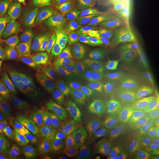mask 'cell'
Wrapping results in <instances>:
<instances>
[{"mask_svg": "<svg viewBox=\"0 0 159 159\" xmlns=\"http://www.w3.org/2000/svg\"><path fill=\"white\" fill-rule=\"evenodd\" d=\"M39 6H48L51 0H35Z\"/></svg>", "mask_w": 159, "mask_h": 159, "instance_id": "38", "label": "cell"}, {"mask_svg": "<svg viewBox=\"0 0 159 159\" xmlns=\"http://www.w3.org/2000/svg\"><path fill=\"white\" fill-rule=\"evenodd\" d=\"M70 153L73 159H102L76 144L70 148Z\"/></svg>", "mask_w": 159, "mask_h": 159, "instance_id": "31", "label": "cell"}, {"mask_svg": "<svg viewBox=\"0 0 159 159\" xmlns=\"http://www.w3.org/2000/svg\"><path fill=\"white\" fill-rule=\"evenodd\" d=\"M113 74L117 80L120 94L125 100L130 95L135 83V74L130 60L127 56L110 58Z\"/></svg>", "mask_w": 159, "mask_h": 159, "instance_id": "10", "label": "cell"}, {"mask_svg": "<svg viewBox=\"0 0 159 159\" xmlns=\"http://www.w3.org/2000/svg\"><path fill=\"white\" fill-rule=\"evenodd\" d=\"M14 140L22 159H43L47 148L17 135Z\"/></svg>", "mask_w": 159, "mask_h": 159, "instance_id": "20", "label": "cell"}, {"mask_svg": "<svg viewBox=\"0 0 159 159\" xmlns=\"http://www.w3.org/2000/svg\"><path fill=\"white\" fill-rule=\"evenodd\" d=\"M5 127V122L4 121L0 120V143L1 142V139L2 137V134Z\"/></svg>", "mask_w": 159, "mask_h": 159, "instance_id": "39", "label": "cell"}, {"mask_svg": "<svg viewBox=\"0 0 159 159\" xmlns=\"http://www.w3.org/2000/svg\"><path fill=\"white\" fill-rule=\"evenodd\" d=\"M42 51L28 39H24L15 48L4 68V77L11 78L23 71L34 68L41 60Z\"/></svg>", "mask_w": 159, "mask_h": 159, "instance_id": "4", "label": "cell"}, {"mask_svg": "<svg viewBox=\"0 0 159 159\" xmlns=\"http://www.w3.org/2000/svg\"><path fill=\"white\" fill-rule=\"evenodd\" d=\"M20 5L18 0H5L0 4V25L4 33L8 34L11 31Z\"/></svg>", "mask_w": 159, "mask_h": 159, "instance_id": "19", "label": "cell"}, {"mask_svg": "<svg viewBox=\"0 0 159 159\" xmlns=\"http://www.w3.org/2000/svg\"><path fill=\"white\" fill-rule=\"evenodd\" d=\"M98 67L93 66L80 68L70 74L63 91L61 102L65 105L73 104L77 102L82 88Z\"/></svg>", "mask_w": 159, "mask_h": 159, "instance_id": "11", "label": "cell"}, {"mask_svg": "<svg viewBox=\"0 0 159 159\" xmlns=\"http://www.w3.org/2000/svg\"><path fill=\"white\" fill-rule=\"evenodd\" d=\"M2 1H3V0H0V3H1V2Z\"/></svg>", "mask_w": 159, "mask_h": 159, "instance_id": "47", "label": "cell"}, {"mask_svg": "<svg viewBox=\"0 0 159 159\" xmlns=\"http://www.w3.org/2000/svg\"><path fill=\"white\" fill-rule=\"evenodd\" d=\"M138 0H110V7L115 10H119L131 6Z\"/></svg>", "mask_w": 159, "mask_h": 159, "instance_id": "34", "label": "cell"}, {"mask_svg": "<svg viewBox=\"0 0 159 159\" xmlns=\"http://www.w3.org/2000/svg\"><path fill=\"white\" fill-rule=\"evenodd\" d=\"M154 44L159 48V33L157 35H156L154 37Z\"/></svg>", "mask_w": 159, "mask_h": 159, "instance_id": "40", "label": "cell"}, {"mask_svg": "<svg viewBox=\"0 0 159 159\" xmlns=\"http://www.w3.org/2000/svg\"><path fill=\"white\" fill-rule=\"evenodd\" d=\"M20 2H25V1H29V0H18Z\"/></svg>", "mask_w": 159, "mask_h": 159, "instance_id": "44", "label": "cell"}, {"mask_svg": "<svg viewBox=\"0 0 159 159\" xmlns=\"http://www.w3.org/2000/svg\"><path fill=\"white\" fill-rule=\"evenodd\" d=\"M68 123L77 129H90L98 122L96 109L93 104L83 103L73 108L58 112Z\"/></svg>", "mask_w": 159, "mask_h": 159, "instance_id": "8", "label": "cell"}, {"mask_svg": "<svg viewBox=\"0 0 159 159\" xmlns=\"http://www.w3.org/2000/svg\"><path fill=\"white\" fill-rule=\"evenodd\" d=\"M3 85H4V80L2 79V74L0 73V90L1 89Z\"/></svg>", "mask_w": 159, "mask_h": 159, "instance_id": "41", "label": "cell"}, {"mask_svg": "<svg viewBox=\"0 0 159 159\" xmlns=\"http://www.w3.org/2000/svg\"><path fill=\"white\" fill-rule=\"evenodd\" d=\"M102 67H99L95 73L91 76L82 88L80 93L77 102H90L93 101L97 83L103 71Z\"/></svg>", "mask_w": 159, "mask_h": 159, "instance_id": "29", "label": "cell"}, {"mask_svg": "<svg viewBox=\"0 0 159 159\" xmlns=\"http://www.w3.org/2000/svg\"><path fill=\"white\" fill-rule=\"evenodd\" d=\"M123 159V157H119V158H118V159Z\"/></svg>", "mask_w": 159, "mask_h": 159, "instance_id": "46", "label": "cell"}, {"mask_svg": "<svg viewBox=\"0 0 159 159\" xmlns=\"http://www.w3.org/2000/svg\"><path fill=\"white\" fill-rule=\"evenodd\" d=\"M107 136L129 159H159V153L131 139L125 133H107Z\"/></svg>", "mask_w": 159, "mask_h": 159, "instance_id": "9", "label": "cell"}, {"mask_svg": "<svg viewBox=\"0 0 159 159\" xmlns=\"http://www.w3.org/2000/svg\"><path fill=\"white\" fill-rule=\"evenodd\" d=\"M146 12L145 3L141 0H138L131 6L114 10L111 12V15L126 30L134 27L141 23Z\"/></svg>", "mask_w": 159, "mask_h": 159, "instance_id": "14", "label": "cell"}, {"mask_svg": "<svg viewBox=\"0 0 159 159\" xmlns=\"http://www.w3.org/2000/svg\"><path fill=\"white\" fill-rule=\"evenodd\" d=\"M63 83L44 84L32 93V99L40 111L58 113L60 111Z\"/></svg>", "mask_w": 159, "mask_h": 159, "instance_id": "6", "label": "cell"}, {"mask_svg": "<svg viewBox=\"0 0 159 159\" xmlns=\"http://www.w3.org/2000/svg\"><path fill=\"white\" fill-rule=\"evenodd\" d=\"M114 27L113 22L102 13L81 17L75 23L70 46L73 48L81 47L87 42Z\"/></svg>", "mask_w": 159, "mask_h": 159, "instance_id": "3", "label": "cell"}, {"mask_svg": "<svg viewBox=\"0 0 159 159\" xmlns=\"http://www.w3.org/2000/svg\"><path fill=\"white\" fill-rule=\"evenodd\" d=\"M159 56V48L151 41H141L137 46L133 60V68L139 64L147 63Z\"/></svg>", "mask_w": 159, "mask_h": 159, "instance_id": "22", "label": "cell"}, {"mask_svg": "<svg viewBox=\"0 0 159 159\" xmlns=\"http://www.w3.org/2000/svg\"><path fill=\"white\" fill-rule=\"evenodd\" d=\"M39 83L36 71L30 70L10 80L8 82V85L20 94L31 96Z\"/></svg>", "mask_w": 159, "mask_h": 159, "instance_id": "17", "label": "cell"}, {"mask_svg": "<svg viewBox=\"0 0 159 159\" xmlns=\"http://www.w3.org/2000/svg\"><path fill=\"white\" fill-rule=\"evenodd\" d=\"M2 153L4 159H21L12 143H6L3 148Z\"/></svg>", "mask_w": 159, "mask_h": 159, "instance_id": "33", "label": "cell"}, {"mask_svg": "<svg viewBox=\"0 0 159 159\" xmlns=\"http://www.w3.org/2000/svg\"><path fill=\"white\" fill-rule=\"evenodd\" d=\"M44 23V15L40 6L34 2L21 6L15 20V27L26 39L31 40L40 34Z\"/></svg>", "mask_w": 159, "mask_h": 159, "instance_id": "5", "label": "cell"}, {"mask_svg": "<svg viewBox=\"0 0 159 159\" xmlns=\"http://www.w3.org/2000/svg\"><path fill=\"white\" fill-rule=\"evenodd\" d=\"M123 116H134L144 119L148 118V115L143 107L142 102L139 94L134 92L116 111L114 119Z\"/></svg>", "mask_w": 159, "mask_h": 159, "instance_id": "23", "label": "cell"}, {"mask_svg": "<svg viewBox=\"0 0 159 159\" xmlns=\"http://www.w3.org/2000/svg\"><path fill=\"white\" fill-rule=\"evenodd\" d=\"M136 87L142 90L153 85L157 80L159 71L155 63H143L133 67Z\"/></svg>", "mask_w": 159, "mask_h": 159, "instance_id": "18", "label": "cell"}, {"mask_svg": "<svg viewBox=\"0 0 159 159\" xmlns=\"http://www.w3.org/2000/svg\"><path fill=\"white\" fill-rule=\"evenodd\" d=\"M154 63L156 64V66H157V67L158 68L159 71V58L157 59V60L156 61H155Z\"/></svg>", "mask_w": 159, "mask_h": 159, "instance_id": "42", "label": "cell"}, {"mask_svg": "<svg viewBox=\"0 0 159 159\" xmlns=\"http://www.w3.org/2000/svg\"><path fill=\"white\" fill-rule=\"evenodd\" d=\"M159 29V21L150 18L142 21L131 30L132 38L138 41H146L152 39L157 34Z\"/></svg>", "mask_w": 159, "mask_h": 159, "instance_id": "25", "label": "cell"}, {"mask_svg": "<svg viewBox=\"0 0 159 159\" xmlns=\"http://www.w3.org/2000/svg\"><path fill=\"white\" fill-rule=\"evenodd\" d=\"M157 80L159 81V74H158V75H157Z\"/></svg>", "mask_w": 159, "mask_h": 159, "instance_id": "45", "label": "cell"}, {"mask_svg": "<svg viewBox=\"0 0 159 159\" xmlns=\"http://www.w3.org/2000/svg\"><path fill=\"white\" fill-rule=\"evenodd\" d=\"M76 14L58 12L50 17L46 24L44 41L48 50L63 53L67 50L74 32Z\"/></svg>", "mask_w": 159, "mask_h": 159, "instance_id": "1", "label": "cell"}, {"mask_svg": "<svg viewBox=\"0 0 159 159\" xmlns=\"http://www.w3.org/2000/svg\"><path fill=\"white\" fill-rule=\"evenodd\" d=\"M14 46V37L11 34H1L0 36V73L2 74L4 68L11 56Z\"/></svg>", "mask_w": 159, "mask_h": 159, "instance_id": "28", "label": "cell"}, {"mask_svg": "<svg viewBox=\"0 0 159 159\" xmlns=\"http://www.w3.org/2000/svg\"><path fill=\"white\" fill-rule=\"evenodd\" d=\"M76 144L84 148L102 159H116V145L101 131L91 132L76 140Z\"/></svg>", "mask_w": 159, "mask_h": 159, "instance_id": "7", "label": "cell"}, {"mask_svg": "<svg viewBox=\"0 0 159 159\" xmlns=\"http://www.w3.org/2000/svg\"><path fill=\"white\" fill-rule=\"evenodd\" d=\"M2 32H3V30H2V27H1V25H0V36L1 35V34L2 33Z\"/></svg>", "mask_w": 159, "mask_h": 159, "instance_id": "43", "label": "cell"}, {"mask_svg": "<svg viewBox=\"0 0 159 159\" xmlns=\"http://www.w3.org/2000/svg\"><path fill=\"white\" fill-rule=\"evenodd\" d=\"M143 104L151 117L159 120V86L148 88L143 97Z\"/></svg>", "mask_w": 159, "mask_h": 159, "instance_id": "27", "label": "cell"}, {"mask_svg": "<svg viewBox=\"0 0 159 159\" xmlns=\"http://www.w3.org/2000/svg\"><path fill=\"white\" fill-rule=\"evenodd\" d=\"M106 0H64L65 8L74 14L101 11Z\"/></svg>", "mask_w": 159, "mask_h": 159, "instance_id": "21", "label": "cell"}, {"mask_svg": "<svg viewBox=\"0 0 159 159\" xmlns=\"http://www.w3.org/2000/svg\"><path fill=\"white\" fill-rule=\"evenodd\" d=\"M150 123L138 116H123L115 118L106 127L107 133H129L136 131H148Z\"/></svg>", "mask_w": 159, "mask_h": 159, "instance_id": "16", "label": "cell"}, {"mask_svg": "<svg viewBox=\"0 0 159 159\" xmlns=\"http://www.w3.org/2000/svg\"><path fill=\"white\" fill-rule=\"evenodd\" d=\"M113 71L110 67L103 70L97 83L93 102L96 108H99L102 103L108 89L111 84Z\"/></svg>", "mask_w": 159, "mask_h": 159, "instance_id": "26", "label": "cell"}, {"mask_svg": "<svg viewBox=\"0 0 159 159\" xmlns=\"http://www.w3.org/2000/svg\"><path fill=\"white\" fill-rule=\"evenodd\" d=\"M11 108V119H32L37 114V107L31 96H24L17 92L9 94Z\"/></svg>", "mask_w": 159, "mask_h": 159, "instance_id": "15", "label": "cell"}, {"mask_svg": "<svg viewBox=\"0 0 159 159\" xmlns=\"http://www.w3.org/2000/svg\"><path fill=\"white\" fill-rule=\"evenodd\" d=\"M68 72L67 60L61 55L50 57L39 74V79L43 84L64 83Z\"/></svg>", "mask_w": 159, "mask_h": 159, "instance_id": "12", "label": "cell"}, {"mask_svg": "<svg viewBox=\"0 0 159 159\" xmlns=\"http://www.w3.org/2000/svg\"><path fill=\"white\" fill-rule=\"evenodd\" d=\"M132 45V37L125 29L116 27L91 40L89 43V48L96 55L110 59L127 56Z\"/></svg>", "mask_w": 159, "mask_h": 159, "instance_id": "2", "label": "cell"}, {"mask_svg": "<svg viewBox=\"0 0 159 159\" xmlns=\"http://www.w3.org/2000/svg\"><path fill=\"white\" fill-rule=\"evenodd\" d=\"M154 142L159 147V121H154L150 124L148 131Z\"/></svg>", "mask_w": 159, "mask_h": 159, "instance_id": "35", "label": "cell"}, {"mask_svg": "<svg viewBox=\"0 0 159 159\" xmlns=\"http://www.w3.org/2000/svg\"><path fill=\"white\" fill-rule=\"evenodd\" d=\"M126 134L133 140L142 144L159 153V147L154 142L148 131H136L126 133Z\"/></svg>", "mask_w": 159, "mask_h": 159, "instance_id": "30", "label": "cell"}, {"mask_svg": "<svg viewBox=\"0 0 159 159\" xmlns=\"http://www.w3.org/2000/svg\"><path fill=\"white\" fill-rule=\"evenodd\" d=\"M37 118L41 123L48 126L68 139L77 140L84 136V133L82 130L72 127L58 113L40 111L37 114Z\"/></svg>", "mask_w": 159, "mask_h": 159, "instance_id": "13", "label": "cell"}, {"mask_svg": "<svg viewBox=\"0 0 159 159\" xmlns=\"http://www.w3.org/2000/svg\"><path fill=\"white\" fill-rule=\"evenodd\" d=\"M0 117L4 121L11 119V108L9 98L0 90Z\"/></svg>", "mask_w": 159, "mask_h": 159, "instance_id": "32", "label": "cell"}, {"mask_svg": "<svg viewBox=\"0 0 159 159\" xmlns=\"http://www.w3.org/2000/svg\"><path fill=\"white\" fill-rule=\"evenodd\" d=\"M125 100L120 93L116 77L113 74L111 84L102 101V110L106 112H114L123 105Z\"/></svg>", "mask_w": 159, "mask_h": 159, "instance_id": "24", "label": "cell"}, {"mask_svg": "<svg viewBox=\"0 0 159 159\" xmlns=\"http://www.w3.org/2000/svg\"><path fill=\"white\" fill-rule=\"evenodd\" d=\"M43 159H65L61 155L54 152L50 148H47L45 156Z\"/></svg>", "mask_w": 159, "mask_h": 159, "instance_id": "36", "label": "cell"}, {"mask_svg": "<svg viewBox=\"0 0 159 159\" xmlns=\"http://www.w3.org/2000/svg\"><path fill=\"white\" fill-rule=\"evenodd\" d=\"M154 15L155 17L159 18V0H154Z\"/></svg>", "mask_w": 159, "mask_h": 159, "instance_id": "37", "label": "cell"}]
</instances>
